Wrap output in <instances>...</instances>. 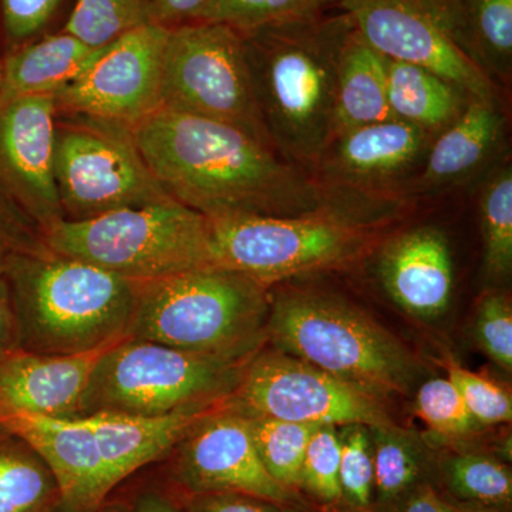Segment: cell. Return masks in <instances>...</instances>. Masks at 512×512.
I'll use <instances>...</instances> for the list:
<instances>
[{
    "instance_id": "obj_11",
    "label": "cell",
    "mask_w": 512,
    "mask_h": 512,
    "mask_svg": "<svg viewBox=\"0 0 512 512\" xmlns=\"http://www.w3.org/2000/svg\"><path fill=\"white\" fill-rule=\"evenodd\" d=\"M53 173L67 221L173 200L148 170L131 127L110 121L57 113Z\"/></svg>"
},
{
    "instance_id": "obj_30",
    "label": "cell",
    "mask_w": 512,
    "mask_h": 512,
    "mask_svg": "<svg viewBox=\"0 0 512 512\" xmlns=\"http://www.w3.org/2000/svg\"><path fill=\"white\" fill-rule=\"evenodd\" d=\"M144 23H150L144 0H76L63 32L100 49Z\"/></svg>"
},
{
    "instance_id": "obj_20",
    "label": "cell",
    "mask_w": 512,
    "mask_h": 512,
    "mask_svg": "<svg viewBox=\"0 0 512 512\" xmlns=\"http://www.w3.org/2000/svg\"><path fill=\"white\" fill-rule=\"evenodd\" d=\"M504 128L497 101L468 100L457 120L431 140L417 178L419 188L440 190L463 183L494 156Z\"/></svg>"
},
{
    "instance_id": "obj_4",
    "label": "cell",
    "mask_w": 512,
    "mask_h": 512,
    "mask_svg": "<svg viewBox=\"0 0 512 512\" xmlns=\"http://www.w3.org/2000/svg\"><path fill=\"white\" fill-rule=\"evenodd\" d=\"M224 404L158 419L109 413L50 419L6 413L0 414V427L25 440L49 464L64 508L93 512L121 481L170 453L194 424Z\"/></svg>"
},
{
    "instance_id": "obj_31",
    "label": "cell",
    "mask_w": 512,
    "mask_h": 512,
    "mask_svg": "<svg viewBox=\"0 0 512 512\" xmlns=\"http://www.w3.org/2000/svg\"><path fill=\"white\" fill-rule=\"evenodd\" d=\"M448 488L466 503L505 507L512 500L510 468L484 454H458L444 466Z\"/></svg>"
},
{
    "instance_id": "obj_42",
    "label": "cell",
    "mask_w": 512,
    "mask_h": 512,
    "mask_svg": "<svg viewBox=\"0 0 512 512\" xmlns=\"http://www.w3.org/2000/svg\"><path fill=\"white\" fill-rule=\"evenodd\" d=\"M403 512H457L453 504L447 503L429 484L419 485L404 504Z\"/></svg>"
},
{
    "instance_id": "obj_15",
    "label": "cell",
    "mask_w": 512,
    "mask_h": 512,
    "mask_svg": "<svg viewBox=\"0 0 512 512\" xmlns=\"http://www.w3.org/2000/svg\"><path fill=\"white\" fill-rule=\"evenodd\" d=\"M363 39L386 59L414 64L470 99L497 101V84L464 55L419 0H342Z\"/></svg>"
},
{
    "instance_id": "obj_29",
    "label": "cell",
    "mask_w": 512,
    "mask_h": 512,
    "mask_svg": "<svg viewBox=\"0 0 512 512\" xmlns=\"http://www.w3.org/2000/svg\"><path fill=\"white\" fill-rule=\"evenodd\" d=\"M342 0H217L200 20L220 22L238 32L320 18L339 10Z\"/></svg>"
},
{
    "instance_id": "obj_39",
    "label": "cell",
    "mask_w": 512,
    "mask_h": 512,
    "mask_svg": "<svg viewBox=\"0 0 512 512\" xmlns=\"http://www.w3.org/2000/svg\"><path fill=\"white\" fill-rule=\"evenodd\" d=\"M184 512H301L288 507L239 493H210L181 495Z\"/></svg>"
},
{
    "instance_id": "obj_34",
    "label": "cell",
    "mask_w": 512,
    "mask_h": 512,
    "mask_svg": "<svg viewBox=\"0 0 512 512\" xmlns=\"http://www.w3.org/2000/svg\"><path fill=\"white\" fill-rule=\"evenodd\" d=\"M416 414L430 430L443 437H461L476 426L450 379H431L421 384L416 397Z\"/></svg>"
},
{
    "instance_id": "obj_7",
    "label": "cell",
    "mask_w": 512,
    "mask_h": 512,
    "mask_svg": "<svg viewBox=\"0 0 512 512\" xmlns=\"http://www.w3.org/2000/svg\"><path fill=\"white\" fill-rule=\"evenodd\" d=\"M56 254L82 259L136 282L168 278L215 265L211 221L167 200L92 220H60L42 232Z\"/></svg>"
},
{
    "instance_id": "obj_21",
    "label": "cell",
    "mask_w": 512,
    "mask_h": 512,
    "mask_svg": "<svg viewBox=\"0 0 512 512\" xmlns=\"http://www.w3.org/2000/svg\"><path fill=\"white\" fill-rule=\"evenodd\" d=\"M458 49L491 79L510 82L512 0H419Z\"/></svg>"
},
{
    "instance_id": "obj_1",
    "label": "cell",
    "mask_w": 512,
    "mask_h": 512,
    "mask_svg": "<svg viewBox=\"0 0 512 512\" xmlns=\"http://www.w3.org/2000/svg\"><path fill=\"white\" fill-rule=\"evenodd\" d=\"M131 133L165 194L210 220L345 207L315 175L229 124L160 109Z\"/></svg>"
},
{
    "instance_id": "obj_36",
    "label": "cell",
    "mask_w": 512,
    "mask_h": 512,
    "mask_svg": "<svg viewBox=\"0 0 512 512\" xmlns=\"http://www.w3.org/2000/svg\"><path fill=\"white\" fill-rule=\"evenodd\" d=\"M476 335L481 348L498 366L512 369V309L510 299L490 292L477 309Z\"/></svg>"
},
{
    "instance_id": "obj_23",
    "label": "cell",
    "mask_w": 512,
    "mask_h": 512,
    "mask_svg": "<svg viewBox=\"0 0 512 512\" xmlns=\"http://www.w3.org/2000/svg\"><path fill=\"white\" fill-rule=\"evenodd\" d=\"M392 119L387 104L386 57L350 32L340 55L336 86V133Z\"/></svg>"
},
{
    "instance_id": "obj_9",
    "label": "cell",
    "mask_w": 512,
    "mask_h": 512,
    "mask_svg": "<svg viewBox=\"0 0 512 512\" xmlns=\"http://www.w3.org/2000/svg\"><path fill=\"white\" fill-rule=\"evenodd\" d=\"M210 221L215 265L241 272L266 288L352 264L376 241L372 224L345 207L295 217Z\"/></svg>"
},
{
    "instance_id": "obj_33",
    "label": "cell",
    "mask_w": 512,
    "mask_h": 512,
    "mask_svg": "<svg viewBox=\"0 0 512 512\" xmlns=\"http://www.w3.org/2000/svg\"><path fill=\"white\" fill-rule=\"evenodd\" d=\"M340 436L335 426H319L313 431L303 458L301 487L322 505L342 503L340 491Z\"/></svg>"
},
{
    "instance_id": "obj_45",
    "label": "cell",
    "mask_w": 512,
    "mask_h": 512,
    "mask_svg": "<svg viewBox=\"0 0 512 512\" xmlns=\"http://www.w3.org/2000/svg\"><path fill=\"white\" fill-rule=\"evenodd\" d=\"M93 512H117V511L106 510V507H104V504H103V505H101V507L97 508V510L93 511Z\"/></svg>"
},
{
    "instance_id": "obj_5",
    "label": "cell",
    "mask_w": 512,
    "mask_h": 512,
    "mask_svg": "<svg viewBox=\"0 0 512 512\" xmlns=\"http://www.w3.org/2000/svg\"><path fill=\"white\" fill-rule=\"evenodd\" d=\"M271 293L220 265L141 282L128 338L247 362L262 349Z\"/></svg>"
},
{
    "instance_id": "obj_25",
    "label": "cell",
    "mask_w": 512,
    "mask_h": 512,
    "mask_svg": "<svg viewBox=\"0 0 512 512\" xmlns=\"http://www.w3.org/2000/svg\"><path fill=\"white\" fill-rule=\"evenodd\" d=\"M60 505L62 493L49 464L0 427V512H56Z\"/></svg>"
},
{
    "instance_id": "obj_46",
    "label": "cell",
    "mask_w": 512,
    "mask_h": 512,
    "mask_svg": "<svg viewBox=\"0 0 512 512\" xmlns=\"http://www.w3.org/2000/svg\"><path fill=\"white\" fill-rule=\"evenodd\" d=\"M56 512H72V511L67 510V508L63 507V505H60L59 510H57Z\"/></svg>"
},
{
    "instance_id": "obj_3",
    "label": "cell",
    "mask_w": 512,
    "mask_h": 512,
    "mask_svg": "<svg viewBox=\"0 0 512 512\" xmlns=\"http://www.w3.org/2000/svg\"><path fill=\"white\" fill-rule=\"evenodd\" d=\"M19 349L80 355L128 338L141 282L131 281L46 245L6 262Z\"/></svg>"
},
{
    "instance_id": "obj_32",
    "label": "cell",
    "mask_w": 512,
    "mask_h": 512,
    "mask_svg": "<svg viewBox=\"0 0 512 512\" xmlns=\"http://www.w3.org/2000/svg\"><path fill=\"white\" fill-rule=\"evenodd\" d=\"M367 427L353 424L340 436L339 481L342 501L356 512H369L375 493L373 448Z\"/></svg>"
},
{
    "instance_id": "obj_24",
    "label": "cell",
    "mask_w": 512,
    "mask_h": 512,
    "mask_svg": "<svg viewBox=\"0 0 512 512\" xmlns=\"http://www.w3.org/2000/svg\"><path fill=\"white\" fill-rule=\"evenodd\" d=\"M386 74L390 117L430 137L454 123L471 100L454 84L414 64L386 59Z\"/></svg>"
},
{
    "instance_id": "obj_19",
    "label": "cell",
    "mask_w": 512,
    "mask_h": 512,
    "mask_svg": "<svg viewBox=\"0 0 512 512\" xmlns=\"http://www.w3.org/2000/svg\"><path fill=\"white\" fill-rule=\"evenodd\" d=\"M379 274L390 298L410 315L436 318L447 311L453 295V258L439 229L416 228L387 242Z\"/></svg>"
},
{
    "instance_id": "obj_10",
    "label": "cell",
    "mask_w": 512,
    "mask_h": 512,
    "mask_svg": "<svg viewBox=\"0 0 512 512\" xmlns=\"http://www.w3.org/2000/svg\"><path fill=\"white\" fill-rule=\"evenodd\" d=\"M161 109L229 124L272 147L252 89L244 37L225 23L194 20L168 29Z\"/></svg>"
},
{
    "instance_id": "obj_40",
    "label": "cell",
    "mask_w": 512,
    "mask_h": 512,
    "mask_svg": "<svg viewBox=\"0 0 512 512\" xmlns=\"http://www.w3.org/2000/svg\"><path fill=\"white\" fill-rule=\"evenodd\" d=\"M214 2L217 0H144L148 22L167 29L200 20Z\"/></svg>"
},
{
    "instance_id": "obj_14",
    "label": "cell",
    "mask_w": 512,
    "mask_h": 512,
    "mask_svg": "<svg viewBox=\"0 0 512 512\" xmlns=\"http://www.w3.org/2000/svg\"><path fill=\"white\" fill-rule=\"evenodd\" d=\"M174 448L171 474L181 495L239 493L301 508L299 494L266 471L247 417L228 402L194 424Z\"/></svg>"
},
{
    "instance_id": "obj_28",
    "label": "cell",
    "mask_w": 512,
    "mask_h": 512,
    "mask_svg": "<svg viewBox=\"0 0 512 512\" xmlns=\"http://www.w3.org/2000/svg\"><path fill=\"white\" fill-rule=\"evenodd\" d=\"M375 433L373 468L377 504L390 507L419 487L423 460L416 444L396 426L370 429Z\"/></svg>"
},
{
    "instance_id": "obj_47",
    "label": "cell",
    "mask_w": 512,
    "mask_h": 512,
    "mask_svg": "<svg viewBox=\"0 0 512 512\" xmlns=\"http://www.w3.org/2000/svg\"><path fill=\"white\" fill-rule=\"evenodd\" d=\"M2 57H0V70H2Z\"/></svg>"
},
{
    "instance_id": "obj_44",
    "label": "cell",
    "mask_w": 512,
    "mask_h": 512,
    "mask_svg": "<svg viewBox=\"0 0 512 512\" xmlns=\"http://www.w3.org/2000/svg\"><path fill=\"white\" fill-rule=\"evenodd\" d=\"M457 512H504L501 507H491V505H481L473 503L453 504Z\"/></svg>"
},
{
    "instance_id": "obj_43",
    "label": "cell",
    "mask_w": 512,
    "mask_h": 512,
    "mask_svg": "<svg viewBox=\"0 0 512 512\" xmlns=\"http://www.w3.org/2000/svg\"><path fill=\"white\" fill-rule=\"evenodd\" d=\"M130 512H183L173 498L160 491H144L134 501Z\"/></svg>"
},
{
    "instance_id": "obj_41",
    "label": "cell",
    "mask_w": 512,
    "mask_h": 512,
    "mask_svg": "<svg viewBox=\"0 0 512 512\" xmlns=\"http://www.w3.org/2000/svg\"><path fill=\"white\" fill-rule=\"evenodd\" d=\"M19 349L18 325L5 275L0 272V360Z\"/></svg>"
},
{
    "instance_id": "obj_37",
    "label": "cell",
    "mask_w": 512,
    "mask_h": 512,
    "mask_svg": "<svg viewBox=\"0 0 512 512\" xmlns=\"http://www.w3.org/2000/svg\"><path fill=\"white\" fill-rule=\"evenodd\" d=\"M62 3L63 0H0L10 42L22 46L35 39L55 19Z\"/></svg>"
},
{
    "instance_id": "obj_13",
    "label": "cell",
    "mask_w": 512,
    "mask_h": 512,
    "mask_svg": "<svg viewBox=\"0 0 512 512\" xmlns=\"http://www.w3.org/2000/svg\"><path fill=\"white\" fill-rule=\"evenodd\" d=\"M168 29L144 23L104 47L92 66L55 94L57 113L134 127L161 109Z\"/></svg>"
},
{
    "instance_id": "obj_38",
    "label": "cell",
    "mask_w": 512,
    "mask_h": 512,
    "mask_svg": "<svg viewBox=\"0 0 512 512\" xmlns=\"http://www.w3.org/2000/svg\"><path fill=\"white\" fill-rule=\"evenodd\" d=\"M42 231L0 192V272L13 255L43 247Z\"/></svg>"
},
{
    "instance_id": "obj_12",
    "label": "cell",
    "mask_w": 512,
    "mask_h": 512,
    "mask_svg": "<svg viewBox=\"0 0 512 512\" xmlns=\"http://www.w3.org/2000/svg\"><path fill=\"white\" fill-rule=\"evenodd\" d=\"M228 407L315 426H394L379 397L278 349H261L249 360Z\"/></svg>"
},
{
    "instance_id": "obj_17",
    "label": "cell",
    "mask_w": 512,
    "mask_h": 512,
    "mask_svg": "<svg viewBox=\"0 0 512 512\" xmlns=\"http://www.w3.org/2000/svg\"><path fill=\"white\" fill-rule=\"evenodd\" d=\"M426 131L387 119L343 131L333 138L312 174L323 187H370L399 177L426 154Z\"/></svg>"
},
{
    "instance_id": "obj_26",
    "label": "cell",
    "mask_w": 512,
    "mask_h": 512,
    "mask_svg": "<svg viewBox=\"0 0 512 512\" xmlns=\"http://www.w3.org/2000/svg\"><path fill=\"white\" fill-rule=\"evenodd\" d=\"M484 275L493 284L512 271V171L510 165L491 174L480 197Z\"/></svg>"
},
{
    "instance_id": "obj_8",
    "label": "cell",
    "mask_w": 512,
    "mask_h": 512,
    "mask_svg": "<svg viewBox=\"0 0 512 512\" xmlns=\"http://www.w3.org/2000/svg\"><path fill=\"white\" fill-rule=\"evenodd\" d=\"M247 362L124 338L104 350L83 394L82 417L158 419L228 402Z\"/></svg>"
},
{
    "instance_id": "obj_16",
    "label": "cell",
    "mask_w": 512,
    "mask_h": 512,
    "mask_svg": "<svg viewBox=\"0 0 512 512\" xmlns=\"http://www.w3.org/2000/svg\"><path fill=\"white\" fill-rule=\"evenodd\" d=\"M55 96L0 99V192L40 231L64 220L57 197Z\"/></svg>"
},
{
    "instance_id": "obj_18",
    "label": "cell",
    "mask_w": 512,
    "mask_h": 512,
    "mask_svg": "<svg viewBox=\"0 0 512 512\" xmlns=\"http://www.w3.org/2000/svg\"><path fill=\"white\" fill-rule=\"evenodd\" d=\"M109 348L67 356L40 355L18 349L3 357L0 360V414L79 419L83 394L94 367Z\"/></svg>"
},
{
    "instance_id": "obj_6",
    "label": "cell",
    "mask_w": 512,
    "mask_h": 512,
    "mask_svg": "<svg viewBox=\"0 0 512 512\" xmlns=\"http://www.w3.org/2000/svg\"><path fill=\"white\" fill-rule=\"evenodd\" d=\"M266 340L376 397L409 393L420 372L396 336L329 293L289 291L272 299Z\"/></svg>"
},
{
    "instance_id": "obj_27",
    "label": "cell",
    "mask_w": 512,
    "mask_h": 512,
    "mask_svg": "<svg viewBox=\"0 0 512 512\" xmlns=\"http://www.w3.org/2000/svg\"><path fill=\"white\" fill-rule=\"evenodd\" d=\"M245 417L266 471L279 484L299 494L306 447L319 426L268 417Z\"/></svg>"
},
{
    "instance_id": "obj_2",
    "label": "cell",
    "mask_w": 512,
    "mask_h": 512,
    "mask_svg": "<svg viewBox=\"0 0 512 512\" xmlns=\"http://www.w3.org/2000/svg\"><path fill=\"white\" fill-rule=\"evenodd\" d=\"M355 23L320 18L241 32L259 114L272 147L312 173L336 133L340 55Z\"/></svg>"
},
{
    "instance_id": "obj_22",
    "label": "cell",
    "mask_w": 512,
    "mask_h": 512,
    "mask_svg": "<svg viewBox=\"0 0 512 512\" xmlns=\"http://www.w3.org/2000/svg\"><path fill=\"white\" fill-rule=\"evenodd\" d=\"M104 47L93 49L63 30L16 47L2 60L0 99L55 96L86 72Z\"/></svg>"
},
{
    "instance_id": "obj_35",
    "label": "cell",
    "mask_w": 512,
    "mask_h": 512,
    "mask_svg": "<svg viewBox=\"0 0 512 512\" xmlns=\"http://www.w3.org/2000/svg\"><path fill=\"white\" fill-rule=\"evenodd\" d=\"M446 369L448 379L457 387L476 423L484 426L510 423L512 400L503 387L471 370L464 369L451 359L447 360Z\"/></svg>"
}]
</instances>
